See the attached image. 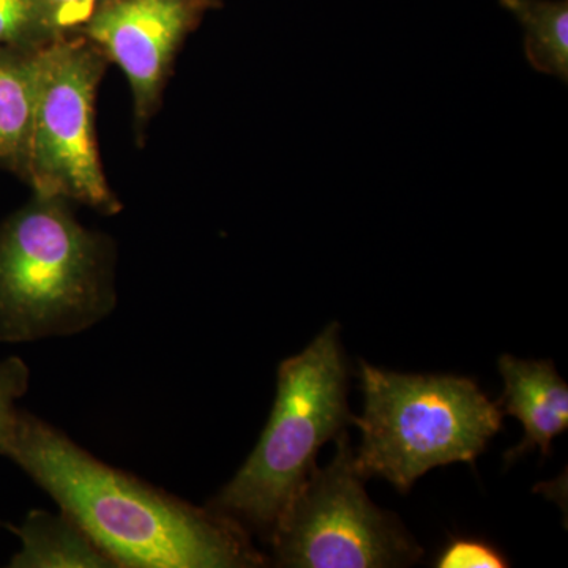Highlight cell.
I'll return each mask as SVG.
<instances>
[{
	"instance_id": "2",
	"label": "cell",
	"mask_w": 568,
	"mask_h": 568,
	"mask_svg": "<svg viewBox=\"0 0 568 568\" xmlns=\"http://www.w3.org/2000/svg\"><path fill=\"white\" fill-rule=\"evenodd\" d=\"M118 305L115 246L36 194L0 224V343L80 335Z\"/></svg>"
},
{
	"instance_id": "4",
	"label": "cell",
	"mask_w": 568,
	"mask_h": 568,
	"mask_svg": "<svg viewBox=\"0 0 568 568\" xmlns=\"http://www.w3.org/2000/svg\"><path fill=\"white\" fill-rule=\"evenodd\" d=\"M364 416L358 476L383 477L407 493L437 466L476 463L503 429V410L476 381L447 375H399L361 361Z\"/></svg>"
},
{
	"instance_id": "1",
	"label": "cell",
	"mask_w": 568,
	"mask_h": 568,
	"mask_svg": "<svg viewBox=\"0 0 568 568\" xmlns=\"http://www.w3.org/2000/svg\"><path fill=\"white\" fill-rule=\"evenodd\" d=\"M0 455L20 467L118 568L267 566L233 519L93 457L65 433L18 409Z\"/></svg>"
},
{
	"instance_id": "7",
	"label": "cell",
	"mask_w": 568,
	"mask_h": 568,
	"mask_svg": "<svg viewBox=\"0 0 568 568\" xmlns=\"http://www.w3.org/2000/svg\"><path fill=\"white\" fill-rule=\"evenodd\" d=\"M211 7L209 0H104L85 26L82 33L125 73L138 129L152 118L186 33Z\"/></svg>"
},
{
	"instance_id": "9",
	"label": "cell",
	"mask_w": 568,
	"mask_h": 568,
	"mask_svg": "<svg viewBox=\"0 0 568 568\" xmlns=\"http://www.w3.org/2000/svg\"><path fill=\"white\" fill-rule=\"evenodd\" d=\"M21 541L10 568H118L69 515L31 510L21 526H7Z\"/></svg>"
},
{
	"instance_id": "11",
	"label": "cell",
	"mask_w": 568,
	"mask_h": 568,
	"mask_svg": "<svg viewBox=\"0 0 568 568\" xmlns=\"http://www.w3.org/2000/svg\"><path fill=\"white\" fill-rule=\"evenodd\" d=\"M526 32L525 48L534 69L568 78L567 0H499Z\"/></svg>"
},
{
	"instance_id": "8",
	"label": "cell",
	"mask_w": 568,
	"mask_h": 568,
	"mask_svg": "<svg viewBox=\"0 0 568 568\" xmlns=\"http://www.w3.org/2000/svg\"><path fill=\"white\" fill-rule=\"evenodd\" d=\"M504 379L499 405L503 414L517 417L525 437L506 454L507 465L517 462L534 448L544 457L551 454L552 440L568 428V386L551 361H521L503 355L497 361Z\"/></svg>"
},
{
	"instance_id": "13",
	"label": "cell",
	"mask_w": 568,
	"mask_h": 568,
	"mask_svg": "<svg viewBox=\"0 0 568 568\" xmlns=\"http://www.w3.org/2000/svg\"><path fill=\"white\" fill-rule=\"evenodd\" d=\"M51 40L80 36L104 0H33Z\"/></svg>"
},
{
	"instance_id": "6",
	"label": "cell",
	"mask_w": 568,
	"mask_h": 568,
	"mask_svg": "<svg viewBox=\"0 0 568 568\" xmlns=\"http://www.w3.org/2000/svg\"><path fill=\"white\" fill-rule=\"evenodd\" d=\"M336 439V455L313 470L280 519L268 547L278 567H406L422 558V548L398 519L384 514L366 496L354 466L346 432Z\"/></svg>"
},
{
	"instance_id": "5",
	"label": "cell",
	"mask_w": 568,
	"mask_h": 568,
	"mask_svg": "<svg viewBox=\"0 0 568 568\" xmlns=\"http://www.w3.org/2000/svg\"><path fill=\"white\" fill-rule=\"evenodd\" d=\"M108 62L84 33L48 41L37 50L22 179L39 196L114 215L122 205L104 175L95 136V97Z\"/></svg>"
},
{
	"instance_id": "12",
	"label": "cell",
	"mask_w": 568,
	"mask_h": 568,
	"mask_svg": "<svg viewBox=\"0 0 568 568\" xmlns=\"http://www.w3.org/2000/svg\"><path fill=\"white\" fill-rule=\"evenodd\" d=\"M48 41L33 0H0V47L37 48Z\"/></svg>"
},
{
	"instance_id": "16",
	"label": "cell",
	"mask_w": 568,
	"mask_h": 568,
	"mask_svg": "<svg viewBox=\"0 0 568 568\" xmlns=\"http://www.w3.org/2000/svg\"><path fill=\"white\" fill-rule=\"evenodd\" d=\"M209 2H211L212 6H216V3H219V0H209Z\"/></svg>"
},
{
	"instance_id": "15",
	"label": "cell",
	"mask_w": 568,
	"mask_h": 568,
	"mask_svg": "<svg viewBox=\"0 0 568 568\" xmlns=\"http://www.w3.org/2000/svg\"><path fill=\"white\" fill-rule=\"evenodd\" d=\"M31 369L17 355L0 361V446L17 414L18 399L28 394Z\"/></svg>"
},
{
	"instance_id": "3",
	"label": "cell",
	"mask_w": 568,
	"mask_h": 568,
	"mask_svg": "<svg viewBox=\"0 0 568 568\" xmlns=\"http://www.w3.org/2000/svg\"><path fill=\"white\" fill-rule=\"evenodd\" d=\"M349 366L338 323L278 368L276 398L260 443L233 480L205 506L271 544L280 519L316 469V455L354 424Z\"/></svg>"
},
{
	"instance_id": "10",
	"label": "cell",
	"mask_w": 568,
	"mask_h": 568,
	"mask_svg": "<svg viewBox=\"0 0 568 568\" xmlns=\"http://www.w3.org/2000/svg\"><path fill=\"white\" fill-rule=\"evenodd\" d=\"M39 48L0 47V166L21 178L31 133Z\"/></svg>"
},
{
	"instance_id": "14",
	"label": "cell",
	"mask_w": 568,
	"mask_h": 568,
	"mask_svg": "<svg viewBox=\"0 0 568 568\" xmlns=\"http://www.w3.org/2000/svg\"><path fill=\"white\" fill-rule=\"evenodd\" d=\"M437 568H506L510 562L484 538L454 537L437 556Z\"/></svg>"
}]
</instances>
